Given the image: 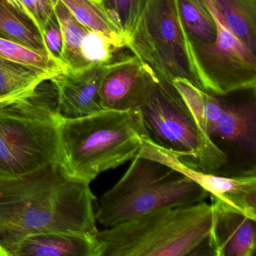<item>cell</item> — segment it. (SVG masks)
<instances>
[{
  "label": "cell",
  "mask_w": 256,
  "mask_h": 256,
  "mask_svg": "<svg viewBox=\"0 0 256 256\" xmlns=\"http://www.w3.org/2000/svg\"><path fill=\"white\" fill-rule=\"evenodd\" d=\"M96 199L90 184L70 178L58 164L0 179V245L8 254L34 234L96 235Z\"/></svg>",
  "instance_id": "cell-1"
},
{
  "label": "cell",
  "mask_w": 256,
  "mask_h": 256,
  "mask_svg": "<svg viewBox=\"0 0 256 256\" xmlns=\"http://www.w3.org/2000/svg\"><path fill=\"white\" fill-rule=\"evenodd\" d=\"M58 164L70 178L90 184L100 174L132 160L148 138L138 108L101 109L58 124Z\"/></svg>",
  "instance_id": "cell-2"
},
{
  "label": "cell",
  "mask_w": 256,
  "mask_h": 256,
  "mask_svg": "<svg viewBox=\"0 0 256 256\" xmlns=\"http://www.w3.org/2000/svg\"><path fill=\"white\" fill-rule=\"evenodd\" d=\"M46 82L0 103V179L58 164L61 114L56 91Z\"/></svg>",
  "instance_id": "cell-3"
},
{
  "label": "cell",
  "mask_w": 256,
  "mask_h": 256,
  "mask_svg": "<svg viewBox=\"0 0 256 256\" xmlns=\"http://www.w3.org/2000/svg\"><path fill=\"white\" fill-rule=\"evenodd\" d=\"M212 205L164 208L96 234L100 256H184L208 240Z\"/></svg>",
  "instance_id": "cell-4"
},
{
  "label": "cell",
  "mask_w": 256,
  "mask_h": 256,
  "mask_svg": "<svg viewBox=\"0 0 256 256\" xmlns=\"http://www.w3.org/2000/svg\"><path fill=\"white\" fill-rule=\"evenodd\" d=\"M125 174L100 198L96 220L109 227L164 208L204 202L209 193L161 162L137 154Z\"/></svg>",
  "instance_id": "cell-5"
},
{
  "label": "cell",
  "mask_w": 256,
  "mask_h": 256,
  "mask_svg": "<svg viewBox=\"0 0 256 256\" xmlns=\"http://www.w3.org/2000/svg\"><path fill=\"white\" fill-rule=\"evenodd\" d=\"M146 68L148 80L138 108L150 140L196 170L214 173L226 166V152L202 132L173 84Z\"/></svg>",
  "instance_id": "cell-6"
},
{
  "label": "cell",
  "mask_w": 256,
  "mask_h": 256,
  "mask_svg": "<svg viewBox=\"0 0 256 256\" xmlns=\"http://www.w3.org/2000/svg\"><path fill=\"white\" fill-rule=\"evenodd\" d=\"M156 76L184 78L200 88V71L178 0H148L127 47Z\"/></svg>",
  "instance_id": "cell-7"
},
{
  "label": "cell",
  "mask_w": 256,
  "mask_h": 256,
  "mask_svg": "<svg viewBox=\"0 0 256 256\" xmlns=\"http://www.w3.org/2000/svg\"><path fill=\"white\" fill-rule=\"evenodd\" d=\"M203 1L214 18L216 38L196 56L200 89L220 96L235 91H254L256 54L232 32L215 0Z\"/></svg>",
  "instance_id": "cell-8"
},
{
  "label": "cell",
  "mask_w": 256,
  "mask_h": 256,
  "mask_svg": "<svg viewBox=\"0 0 256 256\" xmlns=\"http://www.w3.org/2000/svg\"><path fill=\"white\" fill-rule=\"evenodd\" d=\"M138 154L161 162L191 178L209 193L212 205L256 220V176L254 170L233 178L200 172L186 166L176 156L157 146L149 138L144 142Z\"/></svg>",
  "instance_id": "cell-9"
},
{
  "label": "cell",
  "mask_w": 256,
  "mask_h": 256,
  "mask_svg": "<svg viewBox=\"0 0 256 256\" xmlns=\"http://www.w3.org/2000/svg\"><path fill=\"white\" fill-rule=\"evenodd\" d=\"M122 56L83 71L65 70L50 79L56 94L60 113L65 118H80L101 110L100 88L106 74Z\"/></svg>",
  "instance_id": "cell-10"
},
{
  "label": "cell",
  "mask_w": 256,
  "mask_h": 256,
  "mask_svg": "<svg viewBox=\"0 0 256 256\" xmlns=\"http://www.w3.org/2000/svg\"><path fill=\"white\" fill-rule=\"evenodd\" d=\"M146 80V67L134 56H122L103 79L98 94L102 108L118 110L138 108Z\"/></svg>",
  "instance_id": "cell-11"
},
{
  "label": "cell",
  "mask_w": 256,
  "mask_h": 256,
  "mask_svg": "<svg viewBox=\"0 0 256 256\" xmlns=\"http://www.w3.org/2000/svg\"><path fill=\"white\" fill-rule=\"evenodd\" d=\"M212 205L208 241L216 256H252L256 251V221L240 212Z\"/></svg>",
  "instance_id": "cell-12"
},
{
  "label": "cell",
  "mask_w": 256,
  "mask_h": 256,
  "mask_svg": "<svg viewBox=\"0 0 256 256\" xmlns=\"http://www.w3.org/2000/svg\"><path fill=\"white\" fill-rule=\"evenodd\" d=\"M96 235L44 232L23 238L8 250L10 256H100Z\"/></svg>",
  "instance_id": "cell-13"
},
{
  "label": "cell",
  "mask_w": 256,
  "mask_h": 256,
  "mask_svg": "<svg viewBox=\"0 0 256 256\" xmlns=\"http://www.w3.org/2000/svg\"><path fill=\"white\" fill-rule=\"evenodd\" d=\"M84 26L108 38L118 50L127 47L128 38L112 22L102 1L60 0Z\"/></svg>",
  "instance_id": "cell-14"
},
{
  "label": "cell",
  "mask_w": 256,
  "mask_h": 256,
  "mask_svg": "<svg viewBox=\"0 0 256 256\" xmlns=\"http://www.w3.org/2000/svg\"><path fill=\"white\" fill-rule=\"evenodd\" d=\"M178 4L196 58L215 42L216 26L214 18L203 0H178Z\"/></svg>",
  "instance_id": "cell-15"
},
{
  "label": "cell",
  "mask_w": 256,
  "mask_h": 256,
  "mask_svg": "<svg viewBox=\"0 0 256 256\" xmlns=\"http://www.w3.org/2000/svg\"><path fill=\"white\" fill-rule=\"evenodd\" d=\"M54 14L62 32V62L66 70L79 72L95 66L85 60L82 52L84 38L90 30L82 24L60 0L55 2Z\"/></svg>",
  "instance_id": "cell-16"
},
{
  "label": "cell",
  "mask_w": 256,
  "mask_h": 256,
  "mask_svg": "<svg viewBox=\"0 0 256 256\" xmlns=\"http://www.w3.org/2000/svg\"><path fill=\"white\" fill-rule=\"evenodd\" d=\"M54 74L0 58V103L30 92Z\"/></svg>",
  "instance_id": "cell-17"
},
{
  "label": "cell",
  "mask_w": 256,
  "mask_h": 256,
  "mask_svg": "<svg viewBox=\"0 0 256 256\" xmlns=\"http://www.w3.org/2000/svg\"><path fill=\"white\" fill-rule=\"evenodd\" d=\"M232 32L256 54V0H215Z\"/></svg>",
  "instance_id": "cell-18"
},
{
  "label": "cell",
  "mask_w": 256,
  "mask_h": 256,
  "mask_svg": "<svg viewBox=\"0 0 256 256\" xmlns=\"http://www.w3.org/2000/svg\"><path fill=\"white\" fill-rule=\"evenodd\" d=\"M0 58L56 76L66 67L46 50H36L0 37Z\"/></svg>",
  "instance_id": "cell-19"
},
{
  "label": "cell",
  "mask_w": 256,
  "mask_h": 256,
  "mask_svg": "<svg viewBox=\"0 0 256 256\" xmlns=\"http://www.w3.org/2000/svg\"><path fill=\"white\" fill-rule=\"evenodd\" d=\"M0 37L47 52L44 41L36 28L2 0H0Z\"/></svg>",
  "instance_id": "cell-20"
},
{
  "label": "cell",
  "mask_w": 256,
  "mask_h": 256,
  "mask_svg": "<svg viewBox=\"0 0 256 256\" xmlns=\"http://www.w3.org/2000/svg\"><path fill=\"white\" fill-rule=\"evenodd\" d=\"M253 120L250 110L226 103L221 116L212 128L211 138H218L228 142L250 139L254 127Z\"/></svg>",
  "instance_id": "cell-21"
},
{
  "label": "cell",
  "mask_w": 256,
  "mask_h": 256,
  "mask_svg": "<svg viewBox=\"0 0 256 256\" xmlns=\"http://www.w3.org/2000/svg\"><path fill=\"white\" fill-rule=\"evenodd\" d=\"M12 10L29 22L43 40L46 26L54 17L56 0H2Z\"/></svg>",
  "instance_id": "cell-22"
},
{
  "label": "cell",
  "mask_w": 256,
  "mask_h": 256,
  "mask_svg": "<svg viewBox=\"0 0 256 256\" xmlns=\"http://www.w3.org/2000/svg\"><path fill=\"white\" fill-rule=\"evenodd\" d=\"M146 1L148 0H103L109 17L115 26L126 36L128 41L142 16Z\"/></svg>",
  "instance_id": "cell-23"
},
{
  "label": "cell",
  "mask_w": 256,
  "mask_h": 256,
  "mask_svg": "<svg viewBox=\"0 0 256 256\" xmlns=\"http://www.w3.org/2000/svg\"><path fill=\"white\" fill-rule=\"evenodd\" d=\"M118 49L102 34L89 30L82 42V52L85 60L90 66L107 64L114 58Z\"/></svg>",
  "instance_id": "cell-24"
},
{
  "label": "cell",
  "mask_w": 256,
  "mask_h": 256,
  "mask_svg": "<svg viewBox=\"0 0 256 256\" xmlns=\"http://www.w3.org/2000/svg\"><path fill=\"white\" fill-rule=\"evenodd\" d=\"M43 41L48 53L65 66L62 62L64 41H62V32L55 16L49 22L48 24L46 26Z\"/></svg>",
  "instance_id": "cell-25"
},
{
  "label": "cell",
  "mask_w": 256,
  "mask_h": 256,
  "mask_svg": "<svg viewBox=\"0 0 256 256\" xmlns=\"http://www.w3.org/2000/svg\"><path fill=\"white\" fill-rule=\"evenodd\" d=\"M0 256H8V253L6 251L5 248L0 245Z\"/></svg>",
  "instance_id": "cell-26"
},
{
  "label": "cell",
  "mask_w": 256,
  "mask_h": 256,
  "mask_svg": "<svg viewBox=\"0 0 256 256\" xmlns=\"http://www.w3.org/2000/svg\"><path fill=\"white\" fill-rule=\"evenodd\" d=\"M98 1H102L103 2V0H98Z\"/></svg>",
  "instance_id": "cell-27"
}]
</instances>
